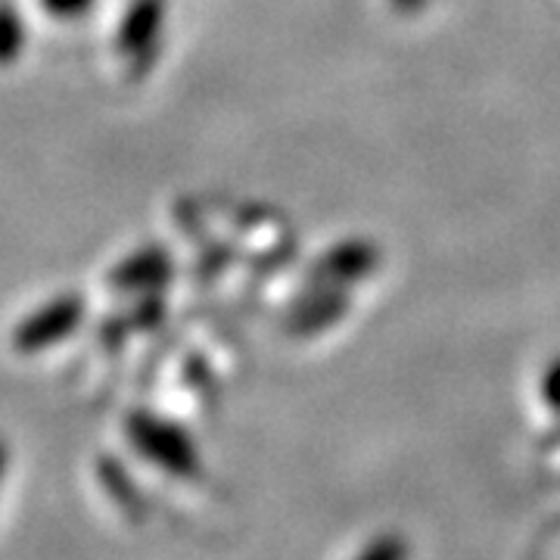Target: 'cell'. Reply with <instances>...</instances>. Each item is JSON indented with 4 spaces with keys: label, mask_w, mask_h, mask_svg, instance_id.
I'll return each mask as SVG.
<instances>
[{
    "label": "cell",
    "mask_w": 560,
    "mask_h": 560,
    "mask_svg": "<svg viewBox=\"0 0 560 560\" xmlns=\"http://www.w3.org/2000/svg\"><path fill=\"white\" fill-rule=\"evenodd\" d=\"M3 470H7V445L0 442V480H3Z\"/></svg>",
    "instance_id": "7"
},
{
    "label": "cell",
    "mask_w": 560,
    "mask_h": 560,
    "mask_svg": "<svg viewBox=\"0 0 560 560\" xmlns=\"http://www.w3.org/2000/svg\"><path fill=\"white\" fill-rule=\"evenodd\" d=\"M411 558V548H408V541L396 536V533H383L377 539H371L364 545V551H361L355 560H408Z\"/></svg>",
    "instance_id": "3"
},
{
    "label": "cell",
    "mask_w": 560,
    "mask_h": 560,
    "mask_svg": "<svg viewBox=\"0 0 560 560\" xmlns=\"http://www.w3.org/2000/svg\"><path fill=\"white\" fill-rule=\"evenodd\" d=\"M81 315H84V305H81L79 296H57L44 308H38L35 315L22 320L13 342L20 352H38L44 346L69 337L79 327Z\"/></svg>",
    "instance_id": "2"
},
{
    "label": "cell",
    "mask_w": 560,
    "mask_h": 560,
    "mask_svg": "<svg viewBox=\"0 0 560 560\" xmlns=\"http://www.w3.org/2000/svg\"><path fill=\"white\" fill-rule=\"evenodd\" d=\"M44 7L57 16H75L84 7H91V0H44Z\"/></svg>",
    "instance_id": "6"
},
{
    "label": "cell",
    "mask_w": 560,
    "mask_h": 560,
    "mask_svg": "<svg viewBox=\"0 0 560 560\" xmlns=\"http://www.w3.org/2000/svg\"><path fill=\"white\" fill-rule=\"evenodd\" d=\"M125 433L131 445L156 467H165L175 477H197L200 474V455L187 433L178 427L153 418V415H131L125 423Z\"/></svg>",
    "instance_id": "1"
},
{
    "label": "cell",
    "mask_w": 560,
    "mask_h": 560,
    "mask_svg": "<svg viewBox=\"0 0 560 560\" xmlns=\"http://www.w3.org/2000/svg\"><path fill=\"white\" fill-rule=\"evenodd\" d=\"M541 393H545V401L560 411V361H555V364L548 368V374H545V381H541Z\"/></svg>",
    "instance_id": "5"
},
{
    "label": "cell",
    "mask_w": 560,
    "mask_h": 560,
    "mask_svg": "<svg viewBox=\"0 0 560 560\" xmlns=\"http://www.w3.org/2000/svg\"><path fill=\"white\" fill-rule=\"evenodd\" d=\"M16 47H20V22L10 13H0V57L16 54Z\"/></svg>",
    "instance_id": "4"
}]
</instances>
